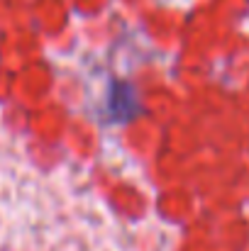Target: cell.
Listing matches in <instances>:
<instances>
[{"mask_svg":"<svg viewBox=\"0 0 249 251\" xmlns=\"http://www.w3.org/2000/svg\"><path fill=\"white\" fill-rule=\"evenodd\" d=\"M110 110L112 117L120 122H127L137 112V95L127 83H112L110 88Z\"/></svg>","mask_w":249,"mask_h":251,"instance_id":"6da1fadb","label":"cell"}]
</instances>
